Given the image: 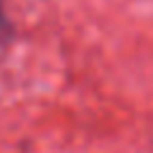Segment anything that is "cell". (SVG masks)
<instances>
[{
	"instance_id": "cell-1",
	"label": "cell",
	"mask_w": 153,
	"mask_h": 153,
	"mask_svg": "<svg viewBox=\"0 0 153 153\" xmlns=\"http://www.w3.org/2000/svg\"><path fill=\"white\" fill-rule=\"evenodd\" d=\"M14 38H17V29L7 14V0H0V50L10 48L14 43Z\"/></svg>"
}]
</instances>
